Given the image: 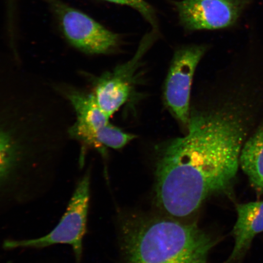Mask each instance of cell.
Returning <instances> with one entry per match:
<instances>
[{"instance_id": "obj_1", "label": "cell", "mask_w": 263, "mask_h": 263, "mask_svg": "<svg viewBox=\"0 0 263 263\" xmlns=\"http://www.w3.org/2000/svg\"><path fill=\"white\" fill-rule=\"evenodd\" d=\"M188 133L167 144L158 162L157 204L183 218L214 194L232 185L239 165L245 131L237 115L226 108L190 111Z\"/></svg>"}, {"instance_id": "obj_12", "label": "cell", "mask_w": 263, "mask_h": 263, "mask_svg": "<svg viewBox=\"0 0 263 263\" xmlns=\"http://www.w3.org/2000/svg\"><path fill=\"white\" fill-rule=\"evenodd\" d=\"M105 1L116 3V4L129 6L139 11L143 17L149 23L154 30L158 31V25L155 12L151 6L144 0H105Z\"/></svg>"}, {"instance_id": "obj_9", "label": "cell", "mask_w": 263, "mask_h": 263, "mask_svg": "<svg viewBox=\"0 0 263 263\" xmlns=\"http://www.w3.org/2000/svg\"><path fill=\"white\" fill-rule=\"evenodd\" d=\"M153 39V35H147L133 59L99 79L101 86L107 96L119 103H126L133 88L132 85L134 75L139 64L140 58L149 47Z\"/></svg>"}, {"instance_id": "obj_3", "label": "cell", "mask_w": 263, "mask_h": 263, "mask_svg": "<svg viewBox=\"0 0 263 263\" xmlns=\"http://www.w3.org/2000/svg\"><path fill=\"white\" fill-rule=\"evenodd\" d=\"M90 199V177L85 175L79 183L65 213L59 224L48 235L38 239L6 241V249L42 248L67 244L73 248L78 263L81 262L82 240L86 231L88 202Z\"/></svg>"}, {"instance_id": "obj_11", "label": "cell", "mask_w": 263, "mask_h": 263, "mask_svg": "<svg viewBox=\"0 0 263 263\" xmlns=\"http://www.w3.org/2000/svg\"><path fill=\"white\" fill-rule=\"evenodd\" d=\"M135 135L124 133L120 128L108 123L98 132L97 136V146H104L118 149L126 146L136 139Z\"/></svg>"}, {"instance_id": "obj_2", "label": "cell", "mask_w": 263, "mask_h": 263, "mask_svg": "<svg viewBox=\"0 0 263 263\" xmlns=\"http://www.w3.org/2000/svg\"><path fill=\"white\" fill-rule=\"evenodd\" d=\"M215 240L195 223L139 218L124 223L125 263H206Z\"/></svg>"}, {"instance_id": "obj_5", "label": "cell", "mask_w": 263, "mask_h": 263, "mask_svg": "<svg viewBox=\"0 0 263 263\" xmlns=\"http://www.w3.org/2000/svg\"><path fill=\"white\" fill-rule=\"evenodd\" d=\"M203 45L181 48L174 55L164 88L166 106L183 124H189L190 100L194 74L206 51Z\"/></svg>"}, {"instance_id": "obj_13", "label": "cell", "mask_w": 263, "mask_h": 263, "mask_svg": "<svg viewBox=\"0 0 263 263\" xmlns=\"http://www.w3.org/2000/svg\"><path fill=\"white\" fill-rule=\"evenodd\" d=\"M13 160V149L8 138L0 134V183L7 175Z\"/></svg>"}, {"instance_id": "obj_7", "label": "cell", "mask_w": 263, "mask_h": 263, "mask_svg": "<svg viewBox=\"0 0 263 263\" xmlns=\"http://www.w3.org/2000/svg\"><path fill=\"white\" fill-rule=\"evenodd\" d=\"M68 98L77 114V123L70 130L71 136L97 146V134L109 123L110 117L98 106L93 94L73 91Z\"/></svg>"}, {"instance_id": "obj_4", "label": "cell", "mask_w": 263, "mask_h": 263, "mask_svg": "<svg viewBox=\"0 0 263 263\" xmlns=\"http://www.w3.org/2000/svg\"><path fill=\"white\" fill-rule=\"evenodd\" d=\"M57 16L65 37L72 45L88 54H105L117 47L120 36L90 16L61 0H45Z\"/></svg>"}, {"instance_id": "obj_6", "label": "cell", "mask_w": 263, "mask_h": 263, "mask_svg": "<svg viewBox=\"0 0 263 263\" xmlns=\"http://www.w3.org/2000/svg\"><path fill=\"white\" fill-rule=\"evenodd\" d=\"M180 24L189 31L214 30L235 25L248 0H183L174 3Z\"/></svg>"}, {"instance_id": "obj_10", "label": "cell", "mask_w": 263, "mask_h": 263, "mask_svg": "<svg viewBox=\"0 0 263 263\" xmlns=\"http://www.w3.org/2000/svg\"><path fill=\"white\" fill-rule=\"evenodd\" d=\"M239 165L258 196L263 193V124L243 144Z\"/></svg>"}, {"instance_id": "obj_8", "label": "cell", "mask_w": 263, "mask_h": 263, "mask_svg": "<svg viewBox=\"0 0 263 263\" xmlns=\"http://www.w3.org/2000/svg\"><path fill=\"white\" fill-rule=\"evenodd\" d=\"M236 211L237 220L233 229L234 248L223 263H235L244 257L255 236L263 232V201L238 204Z\"/></svg>"}]
</instances>
